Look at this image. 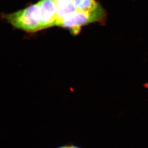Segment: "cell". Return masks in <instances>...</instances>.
Wrapping results in <instances>:
<instances>
[{
  "mask_svg": "<svg viewBox=\"0 0 148 148\" xmlns=\"http://www.w3.org/2000/svg\"><path fill=\"white\" fill-rule=\"evenodd\" d=\"M77 11L90 12L100 5L95 0H73Z\"/></svg>",
  "mask_w": 148,
  "mask_h": 148,
  "instance_id": "cell-5",
  "label": "cell"
},
{
  "mask_svg": "<svg viewBox=\"0 0 148 148\" xmlns=\"http://www.w3.org/2000/svg\"><path fill=\"white\" fill-rule=\"evenodd\" d=\"M38 3L40 30L56 26L57 12L54 1L53 0H40Z\"/></svg>",
  "mask_w": 148,
  "mask_h": 148,
  "instance_id": "cell-3",
  "label": "cell"
},
{
  "mask_svg": "<svg viewBox=\"0 0 148 148\" xmlns=\"http://www.w3.org/2000/svg\"><path fill=\"white\" fill-rule=\"evenodd\" d=\"M3 18L13 27L28 32L40 30L38 3L13 13L4 14Z\"/></svg>",
  "mask_w": 148,
  "mask_h": 148,
  "instance_id": "cell-1",
  "label": "cell"
},
{
  "mask_svg": "<svg viewBox=\"0 0 148 148\" xmlns=\"http://www.w3.org/2000/svg\"><path fill=\"white\" fill-rule=\"evenodd\" d=\"M58 148H80L74 145H66Z\"/></svg>",
  "mask_w": 148,
  "mask_h": 148,
  "instance_id": "cell-6",
  "label": "cell"
},
{
  "mask_svg": "<svg viewBox=\"0 0 148 148\" xmlns=\"http://www.w3.org/2000/svg\"><path fill=\"white\" fill-rule=\"evenodd\" d=\"M106 16V12L101 5L90 12L77 11L64 18L58 27L69 29L72 34L77 35L82 27L86 24L102 21Z\"/></svg>",
  "mask_w": 148,
  "mask_h": 148,
  "instance_id": "cell-2",
  "label": "cell"
},
{
  "mask_svg": "<svg viewBox=\"0 0 148 148\" xmlns=\"http://www.w3.org/2000/svg\"><path fill=\"white\" fill-rule=\"evenodd\" d=\"M55 3L57 12L56 26L64 18L77 11L73 0H53Z\"/></svg>",
  "mask_w": 148,
  "mask_h": 148,
  "instance_id": "cell-4",
  "label": "cell"
}]
</instances>
